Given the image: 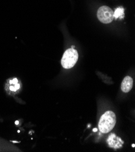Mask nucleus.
I'll use <instances>...</instances> for the list:
<instances>
[{
    "label": "nucleus",
    "mask_w": 135,
    "mask_h": 152,
    "mask_svg": "<svg viewBox=\"0 0 135 152\" xmlns=\"http://www.w3.org/2000/svg\"><path fill=\"white\" fill-rule=\"evenodd\" d=\"M116 118L114 112L107 111L101 117L99 122V129L101 133H107L115 127Z\"/></svg>",
    "instance_id": "f257e3e1"
},
{
    "label": "nucleus",
    "mask_w": 135,
    "mask_h": 152,
    "mask_svg": "<svg viewBox=\"0 0 135 152\" xmlns=\"http://www.w3.org/2000/svg\"><path fill=\"white\" fill-rule=\"evenodd\" d=\"M78 59L77 50L72 48L67 49L64 53L61 59V65L66 69H71L77 63Z\"/></svg>",
    "instance_id": "f03ea898"
},
{
    "label": "nucleus",
    "mask_w": 135,
    "mask_h": 152,
    "mask_svg": "<svg viewBox=\"0 0 135 152\" xmlns=\"http://www.w3.org/2000/svg\"><path fill=\"white\" fill-rule=\"evenodd\" d=\"M97 17L101 23L109 24L114 19V12L107 6H101L98 10Z\"/></svg>",
    "instance_id": "7ed1b4c3"
},
{
    "label": "nucleus",
    "mask_w": 135,
    "mask_h": 152,
    "mask_svg": "<svg viewBox=\"0 0 135 152\" xmlns=\"http://www.w3.org/2000/svg\"><path fill=\"white\" fill-rule=\"evenodd\" d=\"M108 144L110 147L115 148H118L121 147L124 142L121 140V139L117 137L115 134H111L107 140Z\"/></svg>",
    "instance_id": "20e7f679"
},
{
    "label": "nucleus",
    "mask_w": 135,
    "mask_h": 152,
    "mask_svg": "<svg viewBox=\"0 0 135 152\" xmlns=\"http://www.w3.org/2000/svg\"><path fill=\"white\" fill-rule=\"evenodd\" d=\"M133 79L127 76L123 80L121 84V90L124 93H128L133 87Z\"/></svg>",
    "instance_id": "39448f33"
},
{
    "label": "nucleus",
    "mask_w": 135,
    "mask_h": 152,
    "mask_svg": "<svg viewBox=\"0 0 135 152\" xmlns=\"http://www.w3.org/2000/svg\"><path fill=\"white\" fill-rule=\"evenodd\" d=\"M124 15V9L123 7H119L116 9L114 12V18L116 19L117 18H123Z\"/></svg>",
    "instance_id": "423d86ee"
},
{
    "label": "nucleus",
    "mask_w": 135,
    "mask_h": 152,
    "mask_svg": "<svg viewBox=\"0 0 135 152\" xmlns=\"http://www.w3.org/2000/svg\"><path fill=\"white\" fill-rule=\"evenodd\" d=\"M12 86L10 87V90H11V91H13V92H15V91H17V89H16V88L15 87V84H10Z\"/></svg>",
    "instance_id": "0eeeda50"
},
{
    "label": "nucleus",
    "mask_w": 135,
    "mask_h": 152,
    "mask_svg": "<svg viewBox=\"0 0 135 152\" xmlns=\"http://www.w3.org/2000/svg\"><path fill=\"white\" fill-rule=\"evenodd\" d=\"M98 131V129H96V128H95V129H94L93 130V132H97Z\"/></svg>",
    "instance_id": "6e6552de"
},
{
    "label": "nucleus",
    "mask_w": 135,
    "mask_h": 152,
    "mask_svg": "<svg viewBox=\"0 0 135 152\" xmlns=\"http://www.w3.org/2000/svg\"><path fill=\"white\" fill-rule=\"evenodd\" d=\"M15 124H19V123H18V121H15Z\"/></svg>",
    "instance_id": "1a4fd4ad"
},
{
    "label": "nucleus",
    "mask_w": 135,
    "mask_h": 152,
    "mask_svg": "<svg viewBox=\"0 0 135 152\" xmlns=\"http://www.w3.org/2000/svg\"><path fill=\"white\" fill-rule=\"evenodd\" d=\"M134 145H135L134 144H133V145H132V147H134Z\"/></svg>",
    "instance_id": "9d476101"
}]
</instances>
